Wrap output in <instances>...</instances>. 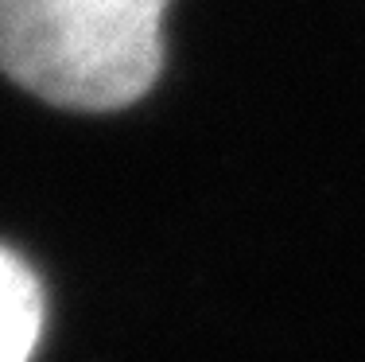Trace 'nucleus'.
<instances>
[{"label": "nucleus", "instance_id": "obj_1", "mask_svg": "<svg viewBox=\"0 0 365 362\" xmlns=\"http://www.w3.org/2000/svg\"><path fill=\"white\" fill-rule=\"evenodd\" d=\"M168 0H0V71L63 109L106 114L152 90Z\"/></svg>", "mask_w": 365, "mask_h": 362}, {"label": "nucleus", "instance_id": "obj_2", "mask_svg": "<svg viewBox=\"0 0 365 362\" xmlns=\"http://www.w3.org/2000/svg\"><path fill=\"white\" fill-rule=\"evenodd\" d=\"M43 327V292L16 253L0 249V362H28Z\"/></svg>", "mask_w": 365, "mask_h": 362}]
</instances>
